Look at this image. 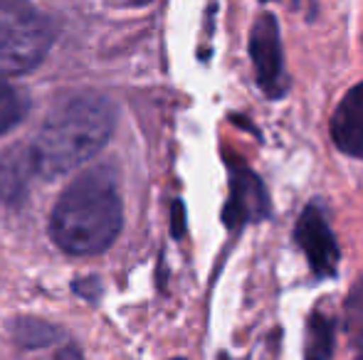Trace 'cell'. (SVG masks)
<instances>
[{
    "mask_svg": "<svg viewBox=\"0 0 363 360\" xmlns=\"http://www.w3.org/2000/svg\"><path fill=\"white\" fill-rule=\"evenodd\" d=\"M114 106L99 94H77L50 111L35 144L38 173L45 178L72 173L94 158L114 131Z\"/></svg>",
    "mask_w": 363,
    "mask_h": 360,
    "instance_id": "1",
    "label": "cell"
},
{
    "mask_svg": "<svg viewBox=\"0 0 363 360\" xmlns=\"http://www.w3.org/2000/svg\"><path fill=\"white\" fill-rule=\"evenodd\" d=\"M121 230V195L111 168L99 166L79 175L57 200L50 232L69 255H99Z\"/></svg>",
    "mask_w": 363,
    "mask_h": 360,
    "instance_id": "2",
    "label": "cell"
},
{
    "mask_svg": "<svg viewBox=\"0 0 363 360\" xmlns=\"http://www.w3.org/2000/svg\"><path fill=\"white\" fill-rule=\"evenodd\" d=\"M55 42L52 23L28 0H0V69L28 72Z\"/></svg>",
    "mask_w": 363,
    "mask_h": 360,
    "instance_id": "3",
    "label": "cell"
},
{
    "mask_svg": "<svg viewBox=\"0 0 363 360\" xmlns=\"http://www.w3.org/2000/svg\"><path fill=\"white\" fill-rule=\"evenodd\" d=\"M250 59L257 84L269 99L287 94V72H284V47L279 23L272 13L257 15L250 30Z\"/></svg>",
    "mask_w": 363,
    "mask_h": 360,
    "instance_id": "4",
    "label": "cell"
},
{
    "mask_svg": "<svg viewBox=\"0 0 363 360\" xmlns=\"http://www.w3.org/2000/svg\"><path fill=\"white\" fill-rule=\"evenodd\" d=\"M294 240L299 250L304 252L311 272L321 279L334 277L341 262V250L336 245V237L326 222L324 212L316 205H309L301 210L299 220L294 225Z\"/></svg>",
    "mask_w": 363,
    "mask_h": 360,
    "instance_id": "5",
    "label": "cell"
},
{
    "mask_svg": "<svg viewBox=\"0 0 363 360\" xmlns=\"http://www.w3.org/2000/svg\"><path fill=\"white\" fill-rule=\"evenodd\" d=\"M269 215V197L264 182L250 168H230V200L225 205V222L230 227L245 225L250 220H262Z\"/></svg>",
    "mask_w": 363,
    "mask_h": 360,
    "instance_id": "6",
    "label": "cell"
},
{
    "mask_svg": "<svg viewBox=\"0 0 363 360\" xmlns=\"http://www.w3.org/2000/svg\"><path fill=\"white\" fill-rule=\"evenodd\" d=\"M331 141L344 156L363 161V82L354 84L336 104L329 121Z\"/></svg>",
    "mask_w": 363,
    "mask_h": 360,
    "instance_id": "7",
    "label": "cell"
},
{
    "mask_svg": "<svg viewBox=\"0 0 363 360\" xmlns=\"http://www.w3.org/2000/svg\"><path fill=\"white\" fill-rule=\"evenodd\" d=\"M38 173L33 149L28 146H15L5 151L0 158V202L5 205H18L28 195L30 178Z\"/></svg>",
    "mask_w": 363,
    "mask_h": 360,
    "instance_id": "8",
    "label": "cell"
},
{
    "mask_svg": "<svg viewBox=\"0 0 363 360\" xmlns=\"http://www.w3.org/2000/svg\"><path fill=\"white\" fill-rule=\"evenodd\" d=\"M334 351V323L321 311H314L306 321L304 360H329Z\"/></svg>",
    "mask_w": 363,
    "mask_h": 360,
    "instance_id": "9",
    "label": "cell"
},
{
    "mask_svg": "<svg viewBox=\"0 0 363 360\" xmlns=\"http://www.w3.org/2000/svg\"><path fill=\"white\" fill-rule=\"evenodd\" d=\"M10 333L13 338L25 348H45L52 346L55 341H60V328H55L52 323L40 321V318L33 316H20L10 323Z\"/></svg>",
    "mask_w": 363,
    "mask_h": 360,
    "instance_id": "10",
    "label": "cell"
},
{
    "mask_svg": "<svg viewBox=\"0 0 363 360\" xmlns=\"http://www.w3.org/2000/svg\"><path fill=\"white\" fill-rule=\"evenodd\" d=\"M344 331L349 336L351 348L363 356V274L351 284L349 296L344 301Z\"/></svg>",
    "mask_w": 363,
    "mask_h": 360,
    "instance_id": "11",
    "label": "cell"
},
{
    "mask_svg": "<svg viewBox=\"0 0 363 360\" xmlns=\"http://www.w3.org/2000/svg\"><path fill=\"white\" fill-rule=\"evenodd\" d=\"M25 111H28L25 91L0 77V136L8 134L10 129H15L23 121Z\"/></svg>",
    "mask_w": 363,
    "mask_h": 360,
    "instance_id": "12",
    "label": "cell"
},
{
    "mask_svg": "<svg viewBox=\"0 0 363 360\" xmlns=\"http://www.w3.org/2000/svg\"><path fill=\"white\" fill-rule=\"evenodd\" d=\"M171 232L176 240H181L186 235V207H183L181 200L173 202V210H171Z\"/></svg>",
    "mask_w": 363,
    "mask_h": 360,
    "instance_id": "13",
    "label": "cell"
},
{
    "mask_svg": "<svg viewBox=\"0 0 363 360\" xmlns=\"http://www.w3.org/2000/svg\"><path fill=\"white\" fill-rule=\"evenodd\" d=\"M55 360H82V353L77 346H65L57 351V356H55Z\"/></svg>",
    "mask_w": 363,
    "mask_h": 360,
    "instance_id": "14",
    "label": "cell"
},
{
    "mask_svg": "<svg viewBox=\"0 0 363 360\" xmlns=\"http://www.w3.org/2000/svg\"><path fill=\"white\" fill-rule=\"evenodd\" d=\"M131 3H134V5H148L151 0H131Z\"/></svg>",
    "mask_w": 363,
    "mask_h": 360,
    "instance_id": "15",
    "label": "cell"
},
{
    "mask_svg": "<svg viewBox=\"0 0 363 360\" xmlns=\"http://www.w3.org/2000/svg\"><path fill=\"white\" fill-rule=\"evenodd\" d=\"M220 360H230L228 356H225V353H223V356H220Z\"/></svg>",
    "mask_w": 363,
    "mask_h": 360,
    "instance_id": "16",
    "label": "cell"
},
{
    "mask_svg": "<svg viewBox=\"0 0 363 360\" xmlns=\"http://www.w3.org/2000/svg\"><path fill=\"white\" fill-rule=\"evenodd\" d=\"M356 360H363V356H356Z\"/></svg>",
    "mask_w": 363,
    "mask_h": 360,
    "instance_id": "17",
    "label": "cell"
},
{
    "mask_svg": "<svg viewBox=\"0 0 363 360\" xmlns=\"http://www.w3.org/2000/svg\"><path fill=\"white\" fill-rule=\"evenodd\" d=\"M173 360H183V358H173Z\"/></svg>",
    "mask_w": 363,
    "mask_h": 360,
    "instance_id": "18",
    "label": "cell"
}]
</instances>
